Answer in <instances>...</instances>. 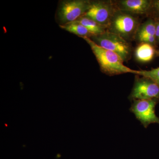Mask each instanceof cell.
Listing matches in <instances>:
<instances>
[{
    "label": "cell",
    "mask_w": 159,
    "mask_h": 159,
    "mask_svg": "<svg viewBox=\"0 0 159 159\" xmlns=\"http://www.w3.org/2000/svg\"><path fill=\"white\" fill-rule=\"evenodd\" d=\"M83 39L90 47L98 61L100 70L104 74L109 76L127 73L136 75L139 74V70H132L125 66L122 58L115 52L99 47L89 38Z\"/></svg>",
    "instance_id": "1"
},
{
    "label": "cell",
    "mask_w": 159,
    "mask_h": 159,
    "mask_svg": "<svg viewBox=\"0 0 159 159\" xmlns=\"http://www.w3.org/2000/svg\"><path fill=\"white\" fill-rule=\"evenodd\" d=\"M91 2L88 0L60 1L55 15L59 26L75 21L84 15L89 8Z\"/></svg>",
    "instance_id": "2"
},
{
    "label": "cell",
    "mask_w": 159,
    "mask_h": 159,
    "mask_svg": "<svg viewBox=\"0 0 159 159\" xmlns=\"http://www.w3.org/2000/svg\"><path fill=\"white\" fill-rule=\"evenodd\" d=\"M97 45L115 52L119 55L123 61L130 59L131 48L126 40L118 34L106 30L104 33L93 35L90 38Z\"/></svg>",
    "instance_id": "3"
},
{
    "label": "cell",
    "mask_w": 159,
    "mask_h": 159,
    "mask_svg": "<svg viewBox=\"0 0 159 159\" xmlns=\"http://www.w3.org/2000/svg\"><path fill=\"white\" fill-rule=\"evenodd\" d=\"M138 26V20L132 14L119 10L114 13L107 28L108 31L126 40L136 33Z\"/></svg>",
    "instance_id": "4"
},
{
    "label": "cell",
    "mask_w": 159,
    "mask_h": 159,
    "mask_svg": "<svg viewBox=\"0 0 159 159\" xmlns=\"http://www.w3.org/2000/svg\"><path fill=\"white\" fill-rule=\"evenodd\" d=\"M132 101L129 110L145 128L154 123L159 125V117L155 112L156 106L159 102L158 100L134 99Z\"/></svg>",
    "instance_id": "5"
},
{
    "label": "cell",
    "mask_w": 159,
    "mask_h": 159,
    "mask_svg": "<svg viewBox=\"0 0 159 159\" xmlns=\"http://www.w3.org/2000/svg\"><path fill=\"white\" fill-rule=\"evenodd\" d=\"M129 99L148 100L156 99L159 101V86L148 77L136 76L134 83Z\"/></svg>",
    "instance_id": "6"
},
{
    "label": "cell",
    "mask_w": 159,
    "mask_h": 159,
    "mask_svg": "<svg viewBox=\"0 0 159 159\" xmlns=\"http://www.w3.org/2000/svg\"><path fill=\"white\" fill-rule=\"evenodd\" d=\"M116 11L112 2L110 1H91L89 8L84 16L107 28Z\"/></svg>",
    "instance_id": "7"
},
{
    "label": "cell",
    "mask_w": 159,
    "mask_h": 159,
    "mask_svg": "<svg viewBox=\"0 0 159 159\" xmlns=\"http://www.w3.org/2000/svg\"><path fill=\"white\" fill-rule=\"evenodd\" d=\"M152 1L122 0L119 1V10L131 14H144L150 12Z\"/></svg>",
    "instance_id": "8"
},
{
    "label": "cell",
    "mask_w": 159,
    "mask_h": 159,
    "mask_svg": "<svg viewBox=\"0 0 159 159\" xmlns=\"http://www.w3.org/2000/svg\"><path fill=\"white\" fill-rule=\"evenodd\" d=\"M157 53L154 46L147 43H141L135 51V57L139 62L147 63L153 59Z\"/></svg>",
    "instance_id": "9"
},
{
    "label": "cell",
    "mask_w": 159,
    "mask_h": 159,
    "mask_svg": "<svg viewBox=\"0 0 159 159\" xmlns=\"http://www.w3.org/2000/svg\"><path fill=\"white\" fill-rule=\"evenodd\" d=\"M59 27L61 29L82 38L85 37L90 38L93 36L84 26L76 21L68 23L63 25H59Z\"/></svg>",
    "instance_id": "10"
},
{
    "label": "cell",
    "mask_w": 159,
    "mask_h": 159,
    "mask_svg": "<svg viewBox=\"0 0 159 159\" xmlns=\"http://www.w3.org/2000/svg\"><path fill=\"white\" fill-rule=\"evenodd\" d=\"M75 21L80 23L84 26L93 35H99L106 31V27L100 25L94 20L84 16Z\"/></svg>",
    "instance_id": "11"
},
{
    "label": "cell",
    "mask_w": 159,
    "mask_h": 159,
    "mask_svg": "<svg viewBox=\"0 0 159 159\" xmlns=\"http://www.w3.org/2000/svg\"><path fill=\"white\" fill-rule=\"evenodd\" d=\"M156 23L152 19H149L138 28L136 35L138 40L148 35L155 36Z\"/></svg>",
    "instance_id": "12"
},
{
    "label": "cell",
    "mask_w": 159,
    "mask_h": 159,
    "mask_svg": "<svg viewBox=\"0 0 159 159\" xmlns=\"http://www.w3.org/2000/svg\"><path fill=\"white\" fill-rule=\"evenodd\" d=\"M139 76L148 77L153 80L159 86V67L149 70L139 71Z\"/></svg>",
    "instance_id": "13"
},
{
    "label": "cell",
    "mask_w": 159,
    "mask_h": 159,
    "mask_svg": "<svg viewBox=\"0 0 159 159\" xmlns=\"http://www.w3.org/2000/svg\"><path fill=\"white\" fill-rule=\"evenodd\" d=\"M152 13L155 20H159V0L152 1L150 12Z\"/></svg>",
    "instance_id": "14"
},
{
    "label": "cell",
    "mask_w": 159,
    "mask_h": 159,
    "mask_svg": "<svg viewBox=\"0 0 159 159\" xmlns=\"http://www.w3.org/2000/svg\"><path fill=\"white\" fill-rule=\"evenodd\" d=\"M156 20V29L155 37L157 43H159V22L158 21Z\"/></svg>",
    "instance_id": "15"
},
{
    "label": "cell",
    "mask_w": 159,
    "mask_h": 159,
    "mask_svg": "<svg viewBox=\"0 0 159 159\" xmlns=\"http://www.w3.org/2000/svg\"><path fill=\"white\" fill-rule=\"evenodd\" d=\"M157 56H159V51L157 52Z\"/></svg>",
    "instance_id": "16"
},
{
    "label": "cell",
    "mask_w": 159,
    "mask_h": 159,
    "mask_svg": "<svg viewBox=\"0 0 159 159\" xmlns=\"http://www.w3.org/2000/svg\"><path fill=\"white\" fill-rule=\"evenodd\" d=\"M158 20V21L159 22V20Z\"/></svg>",
    "instance_id": "17"
}]
</instances>
